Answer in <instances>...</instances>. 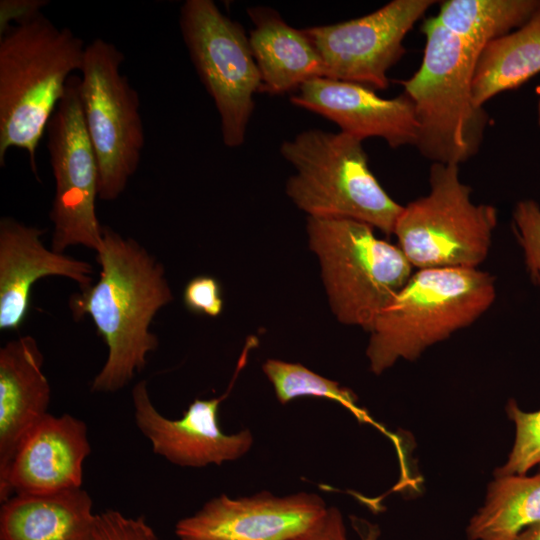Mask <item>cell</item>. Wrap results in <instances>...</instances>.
Returning a JSON list of instances; mask_svg holds the SVG:
<instances>
[{
    "instance_id": "obj_1",
    "label": "cell",
    "mask_w": 540,
    "mask_h": 540,
    "mask_svg": "<svg viewBox=\"0 0 540 540\" xmlns=\"http://www.w3.org/2000/svg\"><path fill=\"white\" fill-rule=\"evenodd\" d=\"M96 253L99 280L70 296L74 320L89 315L104 340L107 359L91 382L94 393H114L141 372L159 340L150 330L160 309L174 299L165 268L131 237L103 226Z\"/></svg>"
},
{
    "instance_id": "obj_2",
    "label": "cell",
    "mask_w": 540,
    "mask_h": 540,
    "mask_svg": "<svg viewBox=\"0 0 540 540\" xmlns=\"http://www.w3.org/2000/svg\"><path fill=\"white\" fill-rule=\"evenodd\" d=\"M86 44L42 13L0 34V165L10 148L26 151L39 180L37 150Z\"/></svg>"
},
{
    "instance_id": "obj_3",
    "label": "cell",
    "mask_w": 540,
    "mask_h": 540,
    "mask_svg": "<svg viewBox=\"0 0 540 540\" xmlns=\"http://www.w3.org/2000/svg\"><path fill=\"white\" fill-rule=\"evenodd\" d=\"M425 48L421 64L401 81L417 123L415 147L432 163L459 166L480 150L489 115L473 98L472 80L479 51L434 17L421 25Z\"/></svg>"
},
{
    "instance_id": "obj_4",
    "label": "cell",
    "mask_w": 540,
    "mask_h": 540,
    "mask_svg": "<svg viewBox=\"0 0 540 540\" xmlns=\"http://www.w3.org/2000/svg\"><path fill=\"white\" fill-rule=\"evenodd\" d=\"M495 278L478 268L418 269L375 319L366 355L379 375L474 323L493 304Z\"/></svg>"
},
{
    "instance_id": "obj_5",
    "label": "cell",
    "mask_w": 540,
    "mask_h": 540,
    "mask_svg": "<svg viewBox=\"0 0 540 540\" xmlns=\"http://www.w3.org/2000/svg\"><path fill=\"white\" fill-rule=\"evenodd\" d=\"M362 140L350 134L308 129L280 146L295 169L286 194L308 217L344 218L393 234L403 206L369 168Z\"/></svg>"
},
{
    "instance_id": "obj_6",
    "label": "cell",
    "mask_w": 540,
    "mask_h": 540,
    "mask_svg": "<svg viewBox=\"0 0 540 540\" xmlns=\"http://www.w3.org/2000/svg\"><path fill=\"white\" fill-rule=\"evenodd\" d=\"M306 231L334 315L369 331L413 274L412 264L398 246L360 221L308 217Z\"/></svg>"
},
{
    "instance_id": "obj_7",
    "label": "cell",
    "mask_w": 540,
    "mask_h": 540,
    "mask_svg": "<svg viewBox=\"0 0 540 540\" xmlns=\"http://www.w3.org/2000/svg\"><path fill=\"white\" fill-rule=\"evenodd\" d=\"M471 192L459 166L431 164L429 192L403 206L393 232L413 267L478 268L485 260L498 213Z\"/></svg>"
},
{
    "instance_id": "obj_8",
    "label": "cell",
    "mask_w": 540,
    "mask_h": 540,
    "mask_svg": "<svg viewBox=\"0 0 540 540\" xmlns=\"http://www.w3.org/2000/svg\"><path fill=\"white\" fill-rule=\"evenodd\" d=\"M124 54L96 38L86 45L80 76L81 107L98 170V198L116 200L140 164L145 137L138 92L120 67Z\"/></svg>"
},
{
    "instance_id": "obj_9",
    "label": "cell",
    "mask_w": 540,
    "mask_h": 540,
    "mask_svg": "<svg viewBox=\"0 0 540 540\" xmlns=\"http://www.w3.org/2000/svg\"><path fill=\"white\" fill-rule=\"evenodd\" d=\"M180 31L203 86L220 118L223 143L241 146L261 91V77L249 37L212 0H186L180 9Z\"/></svg>"
},
{
    "instance_id": "obj_10",
    "label": "cell",
    "mask_w": 540,
    "mask_h": 540,
    "mask_svg": "<svg viewBox=\"0 0 540 540\" xmlns=\"http://www.w3.org/2000/svg\"><path fill=\"white\" fill-rule=\"evenodd\" d=\"M46 133L55 179L49 213L53 224L51 249L63 253L68 247L81 245L97 253L103 246V226L95 208L99 170L83 117L80 76L69 79Z\"/></svg>"
},
{
    "instance_id": "obj_11",
    "label": "cell",
    "mask_w": 540,
    "mask_h": 540,
    "mask_svg": "<svg viewBox=\"0 0 540 540\" xmlns=\"http://www.w3.org/2000/svg\"><path fill=\"white\" fill-rule=\"evenodd\" d=\"M435 3L393 0L365 16L303 31L323 59L326 78L383 90L388 71L406 52V35Z\"/></svg>"
},
{
    "instance_id": "obj_12",
    "label": "cell",
    "mask_w": 540,
    "mask_h": 540,
    "mask_svg": "<svg viewBox=\"0 0 540 540\" xmlns=\"http://www.w3.org/2000/svg\"><path fill=\"white\" fill-rule=\"evenodd\" d=\"M327 508L313 493L276 496L265 491L240 498L223 494L179 520L175 534L180 540H291L310 529Z\"/></svg>"
},
{
    "instance_id": "obj_13",
    "label": "cell",
    "mask_w": 540,
    "mask_h": 540,
    "mask_svg": "<svg viewBox=\"0 0 540 540\" xmlns=\"http://www.w3.org/2000/svg\"><path fill=\"white\" fill-rule=\"evenodd\" d=\"M134 418L138 429L150 441L153 452L182 467L222 465L245 455L253 444L249 430L226 434L218 423L223 398L195 399L180 419H169L153 405L147 383L132 389Z\"/></svg>"
},
{
    "instance_id": "obj_14",
    "label": "cell",
    "mask_w": 540,
    "mask_h": 540,
    "mask_svg": "<svg viewBox=\"0 0 540 540\" xmlns=\"http://www.w3.org/2000/svg\"><path fill=\"white\" fill-rule=\"evenodd\" d=\"M90 452L85 422L70 414L48 413L26 436L0 479L1 503L15 494L82 488Z\"/></svg>"
},
{
    "instance_id": "obj_15",
    "label": "cell",
    "mask_w": 540,
    "mask_h": 540,
    "mask_svg": "<svg viewBox=\"0 0 540 540\" xmlns=\"http://www.w3.org/2000/svg\"><path fill=\"white\" fill-rule=\"evenodd\" d=\"M290 101L334 122L340 131L362 141L378 137L394 149L415 145L414 108L404 93L385 99L373 89L357 83L316 78L300 86Z\"/></svg>"
},
{
    "instance_id": "obj_16",
    "label": "cell",
    "mask_w": 540,
    "mask_h": 540,
    "mask_svg": "<svg viewBox=\"0 0 540 540\" xmlns=\"http://www.w3.org/2000/svg\"><path fill=\"white\" fill-rule=\"evenodd\" d=\"M47 229L26 225L12 217L0 220V330H17L30 308L32 286L42 278L71 279L85 290L93 284L90 263L48 249L42 242Z\"/></svg>"
},
{
    "instance_id": "obj_17",
    "label": "cell",
    "mask_w": 540,
    "mask_h": 540,
    "mask_svg": "<svg viewBox=\"0 0 540 540\" xmlns=\"http://www.w3.org/2000/svg\"><path fill=\"white\" fill-rule=\"evenodd\" d=\"M35 338L20 336L0 349V479L24 439L48 414L51 388Z\"/></svg>"
},
{
    "instance_id": "obj_18",
    "label": "cell",
    "mask_w": 540,
    "mask_h": 540,
    "mask_svg": "<svg viewBox=\"0 0 540 540\" xmlns=\"http://www.w3.org/2000/svg\"><path fill=\"white\" fill-rule=\"evenodd\" d=\"M254 28L250 47L261 77V91L271 95L296 92L304 83L326 78L322 57L303 29L287 24L266 6L247 9Z\"/></svg>"
},
{
    "instance_id": "obj_19",
    "label": "cell",
    "mask_w": 540,
    "mask_h": 540,
    "mask_svg": "<svg viewBox=\"0 0 540 540\" xmlns=\"http://www.w3.org/2000/svg\"><path fill=\"white\" fill-rule=\"evenodd\" d=\"M95 518L83 488L15 494L1 503L0 540H93Z\"/></svg>"
},
{
    "instance_id": "obj_20",
    "label": "cell",
    "mask_w": 540,
    "mask_h": 540,
    "mask_svg": "<svg viewBox=\"0 0 540 540\" xmlns=\"http://www.w3.org/2000/svg\"><path fill=\"white\" fill-rule=\"evenodd\" d=\"M540 73V9L521 27L487 44L479 53L472 80L475 103L516 89Z\"/></svg>"
},
{
    "instance_id": "obj_21",
    "label": "cell",
    "mask_w": 540,
    "mask_h": 540,
    "mask_svg": "<svg viewBox=\"0 0 540 540\" xmlns=\"http://www.w3.org/2000/svg\"><path fill=\"white\" fill-rule=\"evenodd\" d=\"M540 524V472L495 476L466 529L468 540H515Z\"/></svg>"
},
{
    "instance_id": "obj_22",
    "label": "cell",
    "mask_w": 540,
    "mask_h": 540,
    "mask_svg": "<svg viewBox=\"0 0 540 540\" xmlns=\"http://www.w3.org/2000/svg\"><path fill=\"white\" fill-rule=\"evenodd\" d=\"M539 9L540 0H446L435 17L480 52L521 27Z\"/></svg>"
},
{
    "instance_id": "obj_23",
    "label": "cell",
    "mask_w": 540,
    "mask_h": 540,
    "mask_svg": "<svg viewBox=\"0 0 540 540\" xmlns=\"http://www.w3.org/2000/svg\"><path fill=\"white\" fill-rule=\"evenodd\" d=\"M262 370L271 382L281 404L305 396L327 399L341 404L360 422L376 425L369 414L358 406V398L350 389L313 372L302 364L268 359L263 363Z\"/></svg>"
},
{
    "instance_id": "obj_24",
    "label": "cell",
    "mask_w": 540,
    "mask_h": 540,
    "mask_svg": "<svg viewBox=\"0 0 540 540\" xmlns=\"http://www.w3.org/2000/svg\"><path fill=\"white\" fill-rule=\"evenodd\" d=\"M506 412L515 425V440L507 461L494 475L526 474L540 463V409L526 412L510 399Z\"/></svg>"
},
{
    "instance_id": "obj_25",
    "label": "cell",
    "mask_w": 540,
    "mask_h": 540,
    "mask_svg": "<svg viewBox=\"0 0 540 540\" xmlns=\"http://www.w3.org/2000/svg\"><path fill=\"white\" fill-rule=\"evenodd\" d=\"M517 238L524 251L530 278L540 286V206L531 199L519 201L513 211Z\"/></svg>"
},
{
    "instance_id": "obj_26",
    "label": "cell",
    "mask_w": 540,
    "mask_h": 540,
    "mask_svg": "<svg viewBox=\"0 0 540 540\" xmlns=\"http://www.w3.org/2000/svg\"><path fill=\"white\" fill-rule=\"evenodd\" d=\"M93 540H159L144 517H128L118 510L96 514Z\"/></svg>"
},
{
    "instance_id": "obj_27",
    "label": "cell",
    "mask_w": 540,
    "mask_h": 540,
    "mask_svg": "<svg viewBox=\"0 0 540 540\" xmlns=\"http://www.w3.org/2000/svg\"><path fill=\"white\" fill-rule=\"evenodd\" d=\"M354 529L361 540H377L380 530L377 525L353 517ZM291 540H348L341 512L328 507L324 515L307 531Z\"/></svg>"
},
{
    "instance_id": "obj_28",
    "label": "cell",
    "mask_w": 540,
    "mask_h": 540,
    "mask_svg": "<svg viewBox=\"0 0 540 540\" xmlns=\"http://www.w3.org/2000/svg\"><path fill=\"white\" fill-rule=\"evenodd\" d=\"M183 302L191 312L218 317L224 304L219 282L207 275L192 278L184 288Z\"/></svg>"
},
{
    "instance_id": "obj_29",
    "label": "cell",
    "mask_w": 540,
    "mask_h": 540,
    "mask_svg": "<svg viewBox=\"0 0 540 540\" xmlns=\"http://www.w3.org/2000/svg\"><path fill=\"white\" fill-rule=\"evenodd\" d=\"M45 0H1L0 1V34L10 26L21 23L42 13Z\"/></svg>"
},
{
    "instance_id": "obj_30",
    "label": "cell",
    "mask_w": 540,
    "mask_h": 540,
    "mask_svg": "<svg viewBox=\"0 0 540 540\" xmlns=\"http://www.w3.org/2000/svg\"><path fill=\"white\" fill-rule=\"evenodd\" d=\"M515 540H540V524L526 529Z\"/></svg>"
},
{
    "instance_id": "obj_31",
    "label": "cell",
    "mask_w": 540,
    "mask_h": 540,
    "mask_svg": "<svg viewBox=\"0 0 540 540\" xmlns=\"http://www.w3.org/2000/svg\"><path fill=\"white\" fill-rule=\"evenodd\" d=\"M537 122H538V126L540 128V99H539L538 104H537Z\"/></svg>"
}]
</instances>
